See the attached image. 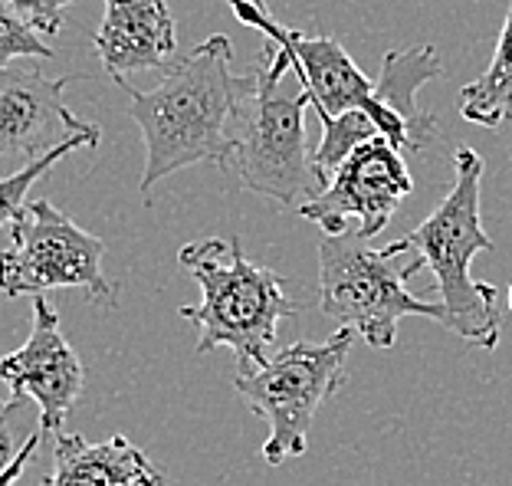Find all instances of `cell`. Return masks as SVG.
Returning a JSON list of instances; mask_svg holds the SVG:
<instances>
[{
  "label": "cell",
  "mask_w": 512,
  "mask_h": 486,
  "mask_svg": "<svg viewBox=\"0 0 512 486\" xmlns=\"http://www.w3.org/2000/svg\"><path fill=\"white\" fill-rule=\"evenodd\" d=\"M23 408V404H14V401H7V404H0V473H7L10 464L20 457V450L23 444H27V437L33 434H17V427H14V418H17V411ZM40 424V421H37Z\"/></svg>",
  "instance_id": "19"
},
{
  "label": "cell",
  "mask_w": 512,
  "mask_h": 486,
  "mask_svg": "<svg viewBox=\"0 0 512 486\" xmlns=\"http://www.w3.org/2000/svg\"><path fill=\"white\" fill-rule=\"evenodd\" d=\"M40 441H43V427L37 424V427H33V434L27 437V444H23L20 457L14 460V464H10V470H7V473H0V486H10L14 480H20V477H23V470H27V464H33V457H37Z\"/></svg>",
  "instance_id": "20"
},
{
  "label": "cell",
  "mask_w": 512,
  "mask_h": 486,
  "mask_svg": "<svg viewBox=\"0 0 512 486\" xmlns=\"http://www.w3.org/2000/svg\"><path fill=\"white\" fill-rule=\"evenodd\" d=\"M178 266L201 286V303L178 309L184 322L197 326V352L230 349L237 355V375L270 362L279 322L299 312L283 276L253 263L237 237L194 240L181 247Z\"/></svg>",
  "instance_id": "2"
},
{
  "label": "cell",
  "mask_w": 512,
  "mask_h": 486,
  "mask_svg": "<svg viewBox=\"0 0 512 486\" xmlns=\"http://www.w3.org/2000/svg\"><path fill=\"white\" fill-rule=\"evenodd\" d=\"M40 486H165L142 447L115 434L92 444L79 434H56L53 470Z\"/></svg>",
  "instance_id": "13"
},
{
  "label": "cell",
  "mask_w": 512,
  "mask_h": 486,
  "mask_svg": "<svg viewBox=\"0 0 512 486\" xmlns=\"http://www.w3.org/2000/svg\"><path fill=\"white\" fill-rule=\"evenodd\" d=\"M355 332L339 329L325 342H293L276 352L263 368L237 375L234 388L243 404L270 427L263 460L279 467L309 450V427L316 411L345 385V365Z\"/></svg>",
  "instance_id": "6"
},
{
  "label": "cell",
  "mask_w": 512,
  "mask_h": 486,
  "mask_svg": "<svg viewBox=\"0 0 512 486\" xmlns=\"http://www.w3.org/2000/svg\"><path fill=\"white\" fill-rule=\"evenodd\" d=\"M506 303H509V312H512V286H509V296H506Z\"/></svg>",
  "instance_id": "21"
},
{
  "label": "cell",
  "mask_w": 512,
  "mask_h": 486,
  "mask_svg": "<svg viewBox=\"0 0 512 486\" xmlns=\"http://www.w3.org/2000/svg\"><path fill=\"white\" fill-rule=\"evenodd\" d=\"M309 109L312 99L302 79L293 76L289 53L270 43L240 102L234 165L243 188L296 211L325 191L306 142Z\"/></svg>",
  "instance_id": "4"
},
{
  "label": "cell",
  "mask_w": 512,
  "mask_h": 486,
  "mask_svg": "<svg viewBox=\"0 0 512 486\" xmlns=\"http://www.w3.org/2000/svg\"><path fill=\"white\" fill-rule=\"evenodd\" d=\"M99 125H89L86 132H79L73 138H66L63 145H56L53 152H46L40 158H30L27 165H23L20 171H14V175H7V178H0V227L4 224H14L17 221V214L23 211V201H27V194L30 188L37 184L46 171H50L53 165H60V161L69 155V152H76V148H96L99 145Z\"/></svg>",
  "instance_id": "16"
},
{
  "label": "cell",
  "mask_w": 512,
  "mask_h": 486,
  "mask_svg": "<svg viewBox=\"0 0 512 486\" xmlns=\"http://www.w3.org/2000/svg\"><path fill=\"white\" fill-rule=\"evenodd\" d=\"M411 191L414 178L398 148L388 138H371L342 161L329 188L302 204L296 214L302 221L319 224L329 237L348 234L355 227L358 237L371 240L391 224Z\"/></svg>",
  "instance_id": "9"
},
{
  "label": "cell",
  "mask_w": 512,
  "mask_h": 486,
  "mask_svg": "<svg viewBox=\"0 0 512 486\" xmlns=\"http://www.w3.org/2000/svg\"><path fill=\"white\" fill-rule=\"evenodd\" d=\"M404 253L388 247H368L355 230L339 237L325 234L319 243V306L339 329H352L371 349H391L398 326L407 316L434 319L444 326L447 309L414 296L407 280L424 270L421 260L401 263Z\"/></svg>",
  "instance_id": "5"
},
{
  "label": "cell",
  "mask_w": 512,
  "mask_h": 486,
  "mask_svg": "<svg viewBox=\"0 0 512 486\" xmlns=\"http://www.w3.org/2000/svg\"><path fill=\"white\" fill-rule=\"evenodd\" d=\"M106 240L76 227L50 201H33L10 224V247L0 250V293L7 299L40 296L46 289L76 286L89 303L119 306V286L106 270Z\"/></svg>",
  "instance_id": "7"
},
{
  "label": "cell",
  "mask_w": 512,
  "mask_h": 486,
  "mask_svg": "<svg viewBox=\"0 0 512 486\" xmlns=\"http://www.w3.org/2000/svg\"><path fill=\"white\" fill-rule=\"evenodd\" d=\"M0 381L10 388V401H33L40 408L43 434H60L69 411L76 408L86 385V368L60 329V316L43 296L33 299V322L27 342L0 358Z\"/></svg>",
  "instance_id": "10"
},
{
  "label": "cell",
  "mask_w": 512,
  "mask_h": 486,
  "mask_svg": "<svg viewBox=\"0 0 512 486\" xmlns=\"http://www.w3.org/2000/svg\"><path fill=\"white\" fill-rule=\"evenodd\" d=\"M444 73L440 56L434 46H407V50H391L381 63V76L375 79L378 99L391 112H398L407 132H411V152H427L430 145L440 142V122L417 106V92L430 79Z\"/></svg>",
  "instance_id": "14"
},
{
  "label": "cell",
  "mask_w": 512,
  "mask_h": 486,
  "mask_svg": "<svg viewBox=\"0 0 512 486\" xmlns=\"http://www.w3.org/2000/svg\"><path fill=\"white\" fill-rule=\"evenodd\" d=\"M69 76L50 79L33 63H0V155L40 158L92 122L66 109Z\"/></svg>",
  "instance_id": "11"
},
{
  "label": "cell",
  "mask_w": 512,
  "mask_h": 486,
  "mask_svg": "<svg viewBox=\"0 0 512 486\" xmlns=\"http://www.w3.org/2000/svg\"><path fill=\"white\" fill-rule=\"evenodd\" d=\"M230 40L214 33L211 40L171 63L158 89L138 92L119 83L132 99V119L145 138V175L142 191L181 168L214 161L230 168L237 158V119L250 76L230 73Z\"/></svg>",
  "instance_id": "1"
},
{
  "label": "cell",
  "mask_w": 512,
  "mask_h": 486,
  "mask_svg": "<svg viewBox=\"0 0 512 486\" xmlns=\"http://www.w3.org/2000/svg\"><path fill=\"white\" fill-rule=\"evenodd\" d=\"M227 4L234 7L237 20L260 30L266 43H276L279 50L289 53V63H293L302 86H306L312 99V112L319 115V122L335 119V115H345L352 109H362L378 122L381 135L398 152H411V132H407L404 119L378 99L375 83L355 66V60L345 53V46L339 40L325 37V33L312 37V33L283 27V23L270 17L263 0H227Z\"/></svg>",
  "instance_id": "8"
},
{
  "label": "cell",
  "mask_w": 512,
  "mask_h": 486,
  "mask_svg": "<svg viewBox=\"0 0 512 486\" xmlns=\"http://www.w3.org/2000/svg\"><path fill=\"white\" fill-rule=\"evenodd\" d=\"M92 43L115 86L125 83L128 73L168 69L178 50L168 0H102V23Z\"/></svg>",
  "instance_id": "12"
},
{
  "label": "cell",
  "mask_w": 512,
  "mask_h": 486,
  "mask_svg": "<svg viewBox=\"0 0 512 486\" xmlns=\"http://www.w3.org/2000/svg\"><path fill=\"white\" fill-rule=\"evenodd\" d=\"M33 56H43V60H50L53 50L43 43L40 33L33 30L14 7L0 4V63L33 60Z\"/></svg>",
  "instance_id": "17"
},
{
  "label": "cell",
  "mask_w": 512,
  "mask_h": 486,
  "mask_svg": "<svg viewBox=\"0 0 512 486\" xmlns=\"http://www.w3.org/2000/svg\"><path fill=\"white\" fill-rule=\"evenodd\" d=\"M483 158L473 148L453 155V184L434 211L411 234L394 240L401 253H414L434 273L440 306L447 309L444 329L476 349L499 345L496 289L470 276L476 253H493L496 243L483 230Z\"/></svg>",
  "instance_id": "3"
},
{
  "label": "cell",
  "mask_w": 512,
  "mask_h": 486,
  "mask_svg": "<svg viewBox=\"0 0 512 486\" xmlns=\"http://www.w3.org/2000/svg\"><path fill=\"white\" fill-rule=\"evenodd\" d=\"M17 14L30 23L37 33H60L63 30V17H66V7L79 4V0H7Z\"/></svg>",
  "instance_id": "18"
},
{
  "label": "cell",
  "mask_w": 512,
  "mask_h": 486,
  "mask_svg": "<svg viewBox=\"0 0 512 486\" xmlns=\"http://www.w3.org/2000/svg\"><path fill=\"white\" fill-rule=\"evenodd\" d=\"M457 106L463 119L483 129H499L512 119V0L490 66L460 89Z\"/></svg>",
  "instance_id": "15"
}]
</instances>
